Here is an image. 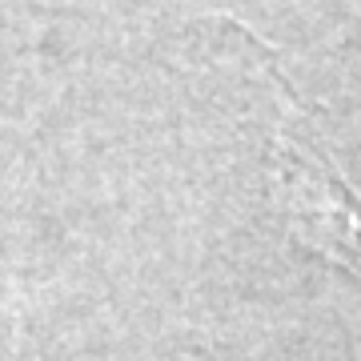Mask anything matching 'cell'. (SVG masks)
Segmentation results:
<instances>
[{
	"label": "cell",
	"mask_w": 361,
	"mask_h": 361,
	"mask_svg": "<svg viewBox=\"0 0 361 361\" xmlns=\"http://www.w3.org/2000/svg\"><path fill=\"white\" fill-rule=\"evenodd\" d=\"M277 177L301 237L361 273V201L289 121L277 129Z\"/></svg>",
	"instance_id": "6da1fadb"
}]
</instances>
